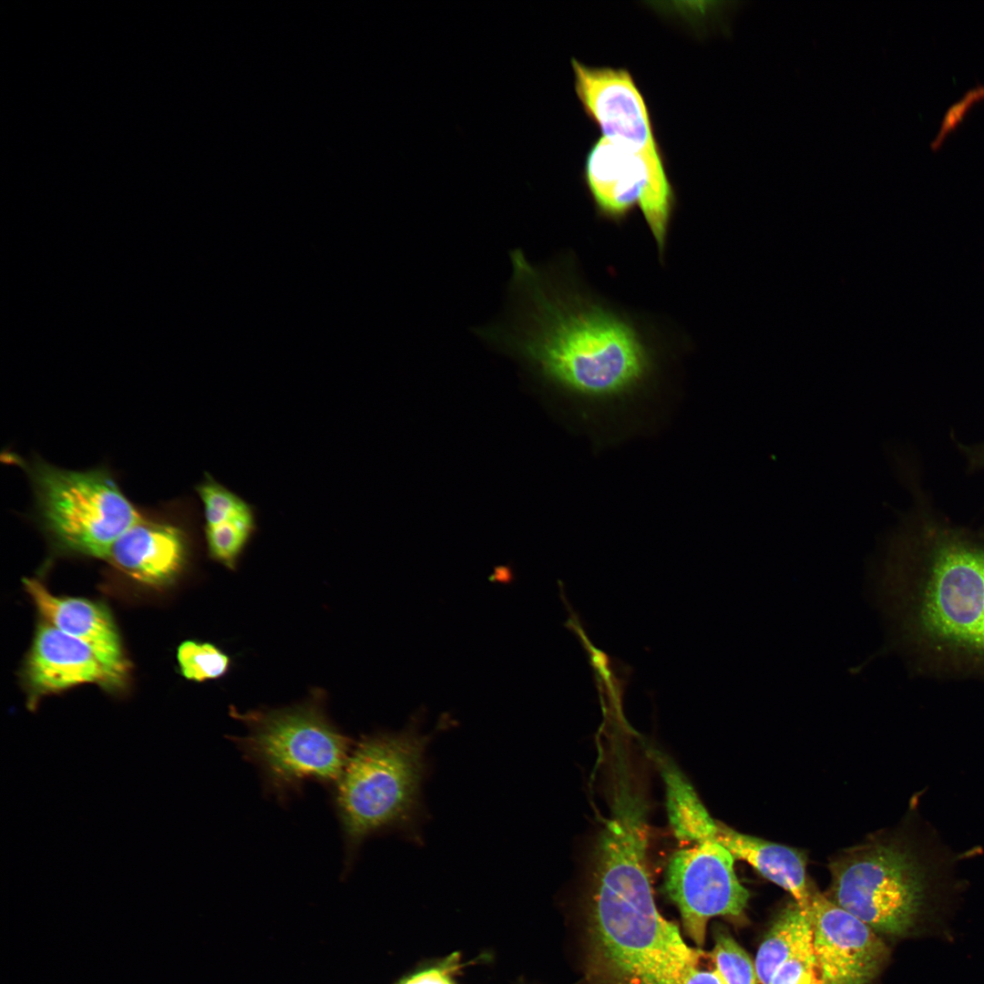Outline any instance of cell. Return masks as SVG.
Returning <instances> with one entry per match:
<instances>
[{"instance_id":"6da1fadb","label":"cell","mask_w":984,"mask_h":984,"mask_svg":"<svg viewBox=\"0 0 984 984\" xmlns=\"http://www.w3.org/2000/svg\"><path fill=\"white\" fill-rule=\"evenodd\" d=\"M870 585L892 642L915 665L984 677V531L918 508Z\"/></svg>"},{"instance_id":"7a4b0ae2","label":"cell","mask_w":984,"mask_h":984,"mask_svg":"<svg viewBox=\"0 0 984 984\" xmlns=\"http://www.w3.org/2000/svg\"><path fill=\"white\" fill-rule=\"evenodd\" d=\"M510 261L504 313L475 329L484 343L584 397H616L641 384L650 358L630 325L597 306L576 308L522 251H512Z\"/></svg>"},{"instance_id":"3957f363","label":"cell","mask_w":984,"mask_h":984,"mask_svg":"<svg viewBox=\"0 0 984 984\" xmlns=\"http://www.w3.org/2000/svg\"><path fill=\"white\" fill-rule=\"evenodd\" d=\"M647 818L610 815L594 852L590 917L598 958L612 984H684L701 952L659 912L648 869Z\"/></svg>"},{"instance_id":"277c9868","label":"cell","mask_w":984,"mask_h":984,"mask_svg":"<svg viewBox=\"0 0 984 984\" xmlns=\"http://www.w3.org/2000/svg\"><path fill=\"white\" fill-rule=\"evenodd\" d=\"M423 710L400 731L363 735L354 743L343 772L333 786V804L352 866L370 836L397 832L419 842L426 817L423 785L429 772V743L451 722L445 715L432 733H423Z\"/></svg>"},{"instance_id":"5b68a950","label":"cell","mask_w":984,"mask_h":984,"mask_svg":"<svg viewBox=\"0 0 984 984\" xmlns=\"http://www.w3.org/2000/svg\"><path fill=\"white\" fill-rule=\"evenodd\" d=\"M942 865L928 850L878 843L831 864L830 899L877 934L905 937L934 912Z\"/></svg>"},{"instance_id":"8992f818","label":"cell","mask_w":984,"mask_h":984,"mask_svg":"<svg viewBox=\"0 0 984 984\" xmlns=\"http://www.w3.org/2000/svg\"><path fill=\"white\" fill-rule=\"evenodd\" d=\"M236 714L248 733L232 740L280 802L308 782L333 787L354 743L314 705Z\"/></svg>"},{"instance_id":"52a82bcc","label":"cell","mask_w":984,"mask_h":984,"mask_svg":"<svg viewBox=\"0 0 984 984\" xmlns=\"http://www.w3.org/2000/svg\"><path fill=\"white\" fill-rule=\"evenodd\" d=\"M37 517L64 548L107 559L114 542L142 517L108 471H76L42 461L26 466Z\"/></svg>"},{"instance_id":"ba28073f","label":"cell","mask_w":984,"mask_h":984,"mask_svg":"<svg viewBox=\"0 0 984 984\" xmlns=\"http://www.w3.org/2000/svg\"><path fill=\"white\" fill-rule=\"evenodd\" d=\"M734 857L715 840L695 843L671 856L663 888L677 906L686 934L698 946L705 940L707 924L717 916L738 917L749 892L733 868Z\"/></svg>"},{"instance_id":"9c48e42d","label":"cell","mask_w":984,"mask_h":984,"mask_svg":"<svg viewBox=\"0 0 984 984\" xmlns=\"http://www.w3.org/2000/svg\"><path fill=\"white\" fill-rule=\"evenodd\" d=\"M584 173L599 211L620 219L638 205L662 252L673 204L672 189L660 186L640 156L603 136L590 148Z\"/></svg>"},{"instance_id":"30bf717a","label":"cell","mask_w":984,"mask_h":984,"mask_svg":"<svg viewBox=\"0 0 984 984\" xmlns=\"http://www.w3.org/2000/svg\"><path fill=\"white\" fill-rule=\"evenodd\" d=\"M571 62L577 96L603 137L640 156L654 180L671 189L646 104L629 72Z\"/></svg>"},{"instance_id":"8fae6325","label":"cell","mask_w":984,"mask_h":984,"mask_svg":"<svg viewBox=\"0 0 984 984\" xmlns=\"http://www.w3.org/2000/svg\"><path fill=\"white\" fill-rule=\"evenodd\" d=\"M810 918L822 984H871L888 957L879 934L816 891Z\"/></svg>"},{"instance_id":"7c38bea8","label":"cell","mask_w":984,"mask_h":984,"mask_svg":"<svg viewBox=\"0 0 984 984\" xmlns=\"http://www.w3.org/2000/svg\"><path fill=\"white\" fill-rule=\"evenodd\" d=\"M125 676L84 641L51 624L39 627L27 667L29 683L36 693L87 682L112 688L121 685Z\"/></svg>"},{"instance_id":"4fadbf2b","label":"cell","mask_w":984,"mask_h":984,"mask_svg":"<svg viewBox=\"0 0 984 984\" xmlns=\"http://www.w3.org/2000/svg\"><path fill=\"white\" fill-rule=\"evenodd\" d=\"M186 555L180 528L141 518L114 542L107 559L135 579L159 585L180 570Z\"/></svg>"},{"instance_id":"5bb4252c","label":"cell","mask_w":984,"mask_h":984,"mask_svg":"<svg viewBox=\"0 0 984 984\" xmlns=\"http://www.w3.org/2000/svg\"><path fill=\"white\" fill-rule=\"evenodd\" d=\"M23 583L41 614L61 631L89 645L107 663L127 672L120 641L108 611L85 599L59 598L37 579Z\"/></svg>"},{"instance_id":"9a60e30c","label":"cell","mask_w":984,"mask_h":984,"mask_svg":"<svg viewBox=\"0 0 984 984\" xmlns=\"http://www.w3.org/2000/svg\"><path fill=\"white\" fill-rule=\"evenodd\" d=\"M210 557L232 569L257 529L255 507L206 473L196 487Z\"/></svg>"},{"instance_id":"2e32d148","label":"cell","mask_w":984,"mask_h":984,"mask_svg":"<svg viewBox=\"0 0 984 984\" xmlns=\"http://www.w3.org/2000/svg\"><path fill=\"white\" fill-rule=\"evenodd\" d=\"M715 841L734 859L750 864L763 876L788 891L794 902L810 916L811 896L805 874V858L798 850L741 834L719 824Z\"/></svg>"},{"instance_id":"e0dca14e","label":"cell","mask_w":984,"mask_h":984,"mask_svg":"<svg viewBox=\"0 0 984 984\" xmlns=\"http://www.w3.org/2000/svg\"><path fill=\"white\" fill-rule=\"evenodd\" d=\"M656 758L665 784L670 825L676 837L694 844L715 840L719 824L711 817L693 786L673 763L661 756Z\"/></svg>"},{"instance_id":"ac0fdd59","label":"cell","mask_w":984,"mask_h":984,"mask_svg":"<svg viewBox=\"0 0 984 984\" xmlns=\"http://www.w3.org/2000/svg\"><path fill=\"white\" fill-rule=\"evenodd\" d=\"M812 947L810 916L794 901L780 912L756 952L754 965L762 983L770 984L782 963Z\"/></svg>"},{"instance_id":"d6986e66","label":"cell","mask_w":984,"mask_h":984,"mask_svg":"<svg viewBox=\"0 0 984 984\" xmlns=\"http://www.w3.org/2000/svg\"><path fill=\"white\" fill-rule=\"evenodd\" d=\"M713 937L711 958L723 984H763L754 960L726 930L718 928Z\"/></svg>"},{"instance_id":"ffe728a7","label":"cell","mask_w":984,"mask_h":984,"mask_svg":"<svg viewBox=\"0 0 984 984\" xmlns=\"http://www.w3.org/2000/svg\"><path fill=\"white\" fill-rule=\"evenodd\" d=\"M177 656L182 675L195 682L220 678L231 665L230 657L209 642L184 641Z\"/></svg>"},{"instance_id":"44dd1931","label":"cell","mask_w":984,"mask_h":984,"mask_svg":"<svg viewBox=\"0 0 984 984\" xmlns=\"http://www.w3.org/2000/svg\"><path fill=\"white\" fill-rule=\"evenodd\" d=\"M770 984H822L814 946L782 963L773 974Z\"/></svg>"},{"instance_id":"7402d4cb","label":"cell","mask_w":984,"mask_h":984,"mask_svg":"<svg viewBox=\"0 0 984 984\" xmlns=\"http://www.w3.org/2000/svg\"><path fill=\"white\" fill-rule=\"evenodd\" d=\"M984 97V85H979L965 92L963 97L953 103L945 112L940 122V128L930 142L933 149H938L949 131L954 129L962 120L967 110L975 100Z\"/></svg>"},{"instance_id":"603a6c76","label":"cell","mask_w":984,"mask_h":984,"mask_svg":"<svg viewBox=\"0 0 984 984\" xmlns=\"http://www.w3.org/2000/svg\"><path fill=\"white\" fill-rule=\"evenodd\" d=\"M401 984H453L445 969H431L421 971Z\"/></svg>"},{"instance_id":"cb8c5ba5","label":"cell","mask_w":984,"mask_h":984,"mask_svg":"<svg viewBox=\"0 0 984 984\" xmlns=\"http://www.w3.org/2000/svg\"><path fill=\"white\" fill-rule=\"evenodd\" d=\"M684 984H723V982L714 968L712 970H706L697 967L691 972Z\"/></svg>"},{"instance_id":"d4e9b609","label":"cell","mask_w":984,"mask_h":984,"mask_svg":"<svg viewBox=\"0 0 984 984\" xmlns=\"http://www.w3.org/2000/svg\"><path fill=\"white\" fill-rule=\"evenodd\" d=\"M965 453L972 466L984 467V444L969 447Z\"/></svg>"}]
</instances>
